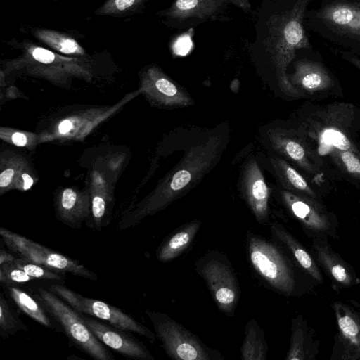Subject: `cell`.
<instances>
[{"instance_id": "836d02e7", "label": "cell", "mask_w": 360, "mask_h": 360, "mask_svg": "<svg viewBox=\"0 0 360 360\" xmlns=\"http://www.w3.org/2000/svg\"><path fill=\"white\" fill-rule=\"evenodd\" d=\"M72 127V122L70 121V120H64L63 121L59 127H58V129H59V131L60 133L61 134H65L67 132H68Z\"/></svg>"}, {"instance_id": "30bf717a", "label": "cell", "mask_w": 360, "mask_h": 360, "mask_svg": "<svg viewBox=\"0 0 360 360\" xmlns=\"http://www.w3.org/2000/svg\"><path fill=\"white\" fill-rule=\"evenodd\" d=\"M81 315L97 338L114 351L134 359H155L148 347L129 333L130 331L105 323L83 314Z\"/></svg>"}, {"instance_id": "ba28073f", "label": "cell", "mask_w": 360, "mask_h": 360, "mask_svg": "<svg viewBox=\"0 0 360 360\" xmlns=\"http://www.w3.org/2000/svg\"><path fill=\"white\" fill-rule=\"evenodd\" d=\"M247 250L252 268L269 286L283 292L292 290L291 271L283 255L274 243L249 232Z\"/></svg>"}, {"instance_id": "8992f818", "label": "cell", "mask_w": 360, "mask_h": 360, "mask_svg": "<svg viewBox=\"0 0 360 360\" xmlns=\"http://www.w3.org/2000/svg\"><path fill=\"white\" fill-rule=\"evenodd\" d=\"M195 270L205 280L219 309L232 316L239 300L240 288L227 257L217 250L207 252L195 262Z\"/></svg>"}, {"instance_id": "7402d4cb", "label": "cell", "mask_w": 360, "mask_h": 360, "mask_svg": "<svg viewBox=\"0 0 360 360\" xmlns=\"http://www.w3.org/2000/svg\"><path fill=\"white\" fill-rule=\"evenodd\" d=\"M19 330L27 331L28 328L20 319L8 300L0 295V335L6 338Z\"/></svg>"}, {"instance_id": "f1b7e54d", "label": "cell", "mask_w": 360, "mask_h": 360, "mask_svg": "<svg viewBox=\"0 0 360 360\" xmlns=\"http://www.w3.org/2000/svg\"><path fill=\"white\" fill-rule=\"evenodd\" d=\"M339 325L342 331L345 335L352 338L358 333V328L354 320L347 316L341 317L339 319Z\"/></svg>"}, {"instance_id": "ac0fdd59", "label": "cell", "mask_w": 360, "mask_h": 360, "mask_svg": "<svg viewBox=\"0 0 360 360\" xmlns=\"http://www.w3.org/2000/svg\"><path fill=\"white\" fill-rule=\"evenodd\" d=\"M240 348L243 360H266L268 346L264 331L255 319L250 320L245 327Z\"/></svg>"}, {"instance_id": "603a6c76", "label": "cell", "mask_w": 360, "mask_h": 360, "mask_svg": "<svg viewBox=\"0 0 360 360\" xmlns=\"http://www.w3.org/2000/svg\"><path fill=\"white\" fill-rule=\"evenodd\" d=\"M272 236L283 243L293 254L300 264L312 274L314 267L312 260L307 252L301 248L294 238L281 224H272L271 226Z\"/></svg>"}, {"instance_id": "cb8c5ba5", "label": "cell", "mask_w": 360, "mask_h": 360, "mask_svg": "<svg viewBox=\"0 0 360 360\" xmlns=\"http://www.w3.org/2000/svg\"><path fill=\"white\" fill-rule=\"evenodd\" d=\"M77 202V195L72 189L64 190L60 201L61 219L67 225L79 229L86 216L76 209L77 207H80Z\"/></svg>"}, {"instance_id": "ffe728a7", "label": "cell", "mask_w": 360, "mask_h": 360, "mask_svg": "<svg viewBox=\"0 0 360 360\" xmlns=\"http://www.w3.org/2000/svg\"><path fill=\"white\" fill-rule=\"evenodd\" d=\"M271 163L275 174L285 188L312 194L304 177L285 160L273 157Z\"/></svg>"}, {"instance_id": "2e32d148", "label": "cell", "mask_w": 360, "mask_h": 360, "mask_svg": "<svg viewBox=\"0 0 360 360\" xmlns=\"http://www.w3.org/2000/svg\"><path fill=\"white\" fill-rule=\"evenodd\" d=\"M266 135L269 142L275 150L303 169H310L305 149L297 140L279 128H269Z\"/></svg>"}, {"instance_id": "8d00e7d4", "label": "cell", "mask_w": 360, "mask_h": 360, "mask_svg": "<svg viewBox=\"0 0 360 360\" xmlns=\"http://www.w3.org/2000/svg\"><path fill=\"white\" fill-rule=\"evenodd\" d=\"M354 2L360 8V0H354Z\"/></svg>"}, {"instance_id": "5bb4252c", "label": "cell", "mask_w": 360, "mask_h": 360, "mask_svg": "<svg viewBox=\"0 0 360 360\" xmlns=\"http://www.w3.org/2000/svg\"><path fill=\"white\" fill-rule=\"evenodd\" d=\"M295 72L288 76L290 84L297 90L309 93L328 89L333 80L326 70L319 63L302 59L294 64Z\"/></svg>"}, {"instance_id": "484cf974", "label": "cell", "mask_w": 360, "mask_h": 360, "mask_svg": "<svg viewBox=\"0 0 360 360\" xmlns=\"http://www.w3.org/2000/svg\"><path fill=\"white\" fill-rule=\"evenodd\" d=\"M34 279L18 267L14 261L0 265V282L6 285L27 283Z\"/></svg>"}, {"instance_id": "3957f363", "label": "cell", "mask_w": 360, "mask_h": 360, "mask_svg": "<svg viewBox=\"0 0 360 360\" xmlns=\"http://www.w3.org/2000/svg\"><path fill=\"white\" fill-rule=\"evenodd\" d=\"M35 296L77 348L96 360L114 359L111 352L85 323L79 312L49 289L39 288Z\"/></svg>"}, {"instance_id": "44dd1931", "label": "cell", "mask_w": 360, "mask_h": 360, "mask_svg": "<svg viewBox=\"0 0 360 360\" xmlns=\"http://www.w3.org/2000/svg\"><path fill=\"white\" fill-rule=\"evenodd\" d=\"M150 0H105L96 11L102 16L126 17L141 13Z\"/></svg>"}, {"instance_id": "4316f807", "label": "cell", "mask_w": 360, "mask_h": 360, "mask_svg": "<svg viewBox=\"0 0 360 360\" xmlns=\"http://www.w3.org/2000/svg\"><path fill=\"white\" fill-rule=\"evenodd\" d=\"M322 143L333 146L340 150H349L351 144L348 139L340 131L328 128L323 131L321 135Z\"/></svg>"}, {"instance_id": "7a4b0ae2", "label": "cell", "mask_w": 360, "mask_h": 360, "mask_svg": "<svg viewBox=\"0 0 360 360\" xmlns=\"http://www.w3.org/2000/svg\"><path fill=\"white\" fill-rule=\"evenodd\" d=\"M186 138L184 154L160 192L144 208L122 220L120 230L136 226L143 217L166 207L199 184L221 160L229 140V126L221 123L213 129L190 131Z\"/></svg>"}, {"instance_id": "9c48e42d", "label": "cell", "mask_w": 360, "mask_h": 360, "mask_svg": "<svg viewBox=\"0 0 360 360\" xmlns=\"http://www.w3.org/2000/svg\"><path fill=\"white\" fill-rule=\"evenodd\" d=\"M0 235L8 248L21 257L46 266L55 271L76 276L98 280L97 275L74 260L6 228H0Z\"/></svg>"}, {"instance_id": "74e56055", "label": "cell", "mask_w": 360, "mask_h": 360, "mask_svg": "<svg viewBox=\"0 0 360 360\" xmlns=\"http://www.w3.org/2000/svg\"><path fill=\"white\" fill-rule=\"evenodd\" d=\"M53 1H58V0H53Z\"/></svg>"}, {"instance_id": "d4e9b609", "label": "cell", "mask_w": 360, "mask_h": 360, "mask_svg": "<svg viewBox=\"0 0 360 360\" xmlns=\"http://www.w3.org/2000/svg\"><path fill=\"white\" fill-rule=\"evenodd\" d=\"M14 263L34 279L53 281H62L63 279V277L56 273L55 270L23 257L15 258Z\"/></svg>"}, {"instance_id": "6da1fadb", "label": "cell", "mask_w": 360, "mask_h": 360, "mask_svg": "<svg viewBox=\"0 0 360 360\" xmlns=\"http://www.w3.org/2000/svg\"><path fill=\"white\" fill-rule=\"evenodd\" d=\"M309 1L262 0L255 24V38L250 45L252 58L269 70L287 93H297L288 77V65L297 50L311 47L303 27Z\"/></svg>"}, {"instance_id": "4fadbf2b", "label": "cell", "mask_w": 360, "mask_h": 360, "mask_svg": "<svg viewBox=\"0 0 360 360\" xmlns=\"http://www.w3.org/2000/svg\"><path fill=\"white\" fill-rule=\"evenodd\" d=\"M146 76L150 89L155 90V95L162 104L174 108L193 105L194 101L188 91L165 75L158 66L150 67Z\"/></svg>"}, {"instance_id": "83f0119b", "label": "cell", "mask_w": 360, "mask_h": 360, "mask_svg": "<svg viewBox=\"0 0 360 360\" xmlns=\"http://www.w3.org/2000/svg\"><path fill=\"white\" fill-rule=\"evenodd\" d=\"M340 160L347 171L355 177L360 178V160L350 150H340Z\"/></svg>"}, {"instance_id": "7c38bea8", "label": "cell", "mask_w": 360, "mask_h": 360, "mask_svg": "<svg viewBox=\"0 0 360 360\" xmlns=\"http://www.w3.org/2000/svg\"><path fill=\"white\" fill-rule=\"evenodd\" d=\"M319 17L338 34L360 40V8L352 1H333L323 7Z\"/></svg>"}, {"instance_id": "277c9868", "label": "cell", "mask_w": 360, "mask_h": 360, "mask_svg": "<svg viewBox=\"0 0 360 360\" xmlns=\"http://www.w3.org/2000/svg\"><path fill=\"white\" fill-rule=\"evenodd\" d=\"M231 6L245 13L252 11L250 0H174L156 15L170 29L185 30L214 21L230 20L227 12Z\"/></svg>"}, {"instance_id": "e0dca14e", "label": "cell", "mask_w": 360, "mask_h": 360, "mask_svg": "<svg viewBox=\"0 0 360 360\" xmlns=\"http://www.w3.org/2000/svg\"><path fill=\"white\" fill-rule=\"evenodd\" d=\"M32 34L49 48L66 55L84 56V47L72 36L47 28H33Z\"/></svg>"}, {"instance_id": "5b68a950", "label": "cell", "mask_w": 360, "mask_h": 360, "mask_svg": "<svg viewBox=\"0 0 360 360\" xmlns=\"http://www.w3.org/2000/svg\"><path fill=\"white\" fill-rule=\"evenodd\" d=\"M156 337L167 355L176 360H224L218 350L206 345L196 335L169 315L146 310Z\"/></svg>"}, {"instance_id": "d590c367", "label": "cell", "mask_w": 360, "mask_h": 360, "mask_svg": "<svg viewBox=\"0 0 360 360\" xmlns=\"http://www.w3.org/2000/svg\"><path fill=\"white\" fill-rule=\"evenodd\" d=\"M347 60H349L352 64L355 65L356 67L360 68V59H358L354 57H347Z\"/></svg>"}, {"instance_id": "d6986e66", "label": "cell", "mask_w": 360, "mask_h": 360, "mask_svg": "<svg viewBox=\"0 0 360 360\" xmlns=\"http://www.w3.org/2000/svg\"><path fill=\"white\" fill-rule=\"evenodd\" d=\"M6 287L11 299L27 316L44 327L52 328L48 311L44 307L20 288L11 285H6Z\"/></svg>"}, {"instance_id": "4dcf8cb0", "label": "cell", "mask_w": 360, "mask_h": 360, "mask_svg": "<svg viewBox=\"0 0 360 360\" xmlns=\"http://www.w3.org/2000/svg\"><path fill=\"white\" fill-rule=\"evenodd\" d=\"M13 175V169L9 168L3 171L0 174V186L1 188L7 186L11 183Z\"/></svg>"}, {"instance_id": "1f68e13d", "label": "cell", "mask_w": 360, "mask_h": 360, "mask_svg": "<svg viewBox=\"0 0 360 360\" xmlns=\"http://www.w3.org/2000/svg\"><path fill=\"white\" fill-rule=\"evenodd\" d=\"M12 141L15 145L23 146L27 143V138L24 134L15 132L12 136Z\"/></svg>"}, {"instance_id": "d6a6232c", "label": "cell", "mask_w": 360, "mask_h": 360, "mask_svg": "<svg viewBox=\"0 0 360 360\" xmlns=\"http://www.w3.org/2000/svg\"><path fill=\"white\" fill-rule=\"evenodd\" d=\"M15 259V257L6 250L1 249L0 250V265L12 262Z\"/></svg>"}, {"instance_id": "f546056e", "label": "cell", "mask_w": 360, "mask_h": 360, "mask_svg": "<svg viewBox=\"0 0 360 360\" xmlns=\"http://www.w3.org/2000/svg\"><path fill=\"white\" fill-rule=\"evenodd\" d=\"M333 277L340 282H345L347 280V274L343 266L339 264L333 266L331 269Z\"/></svg>"}, {"instance_id": "52a82bcc", "label": "cell", "mask_w": 360, "mask_h": 360, "mask_svg": "<svg viewBox=\"0 0 360 360\" xmlns=\"http://www.w3.org/2000/svg\"><path fill=\"white\" fill-rule=\"evenodd\" d=\"M49 290L81 314L89 315L105 321L113 326L136 333L146 338L152 343L156 340L155 333L120 308L103 301L84 297L63 285L52 284Z\"/></svg>"}, {"instance_id": "9a60e30c", "label": "cell", "mask_w": 360, "mask_h": 360, "mask_svg": "<svg viewBox=\"0 0 360 360\" xmlns=\"http://www.w3.org/2000/svg\"><path fill=\"white\" fill-rule=\"evenodd\" d=\"M201 225L200 219H194L184 224L169 235L156 251L158 261L168 262L179 256L191 245Z\"/></svg>"}, {"instance_id": "8fae6325", "label": "cell", "mask_w": 360, "mask_h": 360, "mask_svg": "<svg viewBox=\"0 0 360 360\" xmlns=\"http://www.w3.org/2000/svg\"><path fill=\"white\" fill-rule=\"evenodd\" d=\"M240 191L257 222L266 223L269 219V188L255 159L249 160L242 169Z\"/></svg>"}, {"instance_id": "e575fe53", "label": "cell", "mask_w": 360, "mask_h": 360, "mask_svg": "<svg viewBox=\"0 0 360 360\" xmlns=\"http://www.w3.org/2000/svg\"><path fill=\"white\" fill-rule=\"evenodd\" d=\"M24 180V189L28 190L33 184V179L28 174H23L22 176Z\"/></svg>"}]
</instances>
